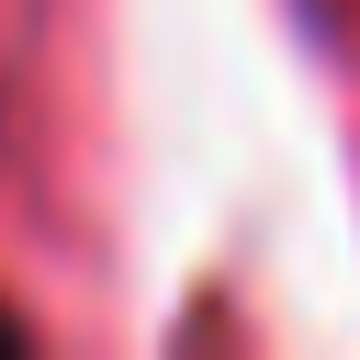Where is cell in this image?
Returning <instances> with one entry per match:
<instances>
[{"instance_id": "6da1fadb", "label": "cell", "mask_w": 360, "mask_h": 360, "mask_svg": "<svg viewBox=\"0 0 360 360\" xmlns=\"http://www.w3.org/2000/svg\"><path fill=\"white\" fill-rule=\"evenodd\" d=\"M11 338H22V326H11V315H0V349H11Z\"/></svg>"}]
</instances>
